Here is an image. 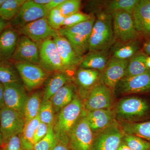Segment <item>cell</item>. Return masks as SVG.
I'll return each mask as SVG.
<instances>
[{
    "mask_svg": "<svg viewBox=\"0 0 150 150\" xmlns=\"http://www.w3.org/2000/svg\"><path fill=\"white\" fill-rule=\"evenodd\" d=\"M139 2V0H113L105 4V11L108 13L125 11L133 14L134 8Z\"/></svg>",
    "mask_w": 150,
    "mask_h": 150,
    "instance_id": "1f68e13d",
    "label": "cell"
},
{
    "mask_svg": "<svg viewBox=\"0 0 150 150\" xmlns=\"http://www.w3.org/2000/svg\"><path fill=\"white\" fill-rule=\"evenodd\" d=\"M4 106L23 113L28 98L24 86L21 83L4 85Z\"/></svg>",
    "mask_w": 150,
    "mask_h": 150,
    "instance_id": "e0dca14e",
    "label": "cell"
},
{
    "mask_svg": "<svg viewBox=\"0 0 150 150\" xmlns=\"http://www.w3.org/2000/svg\"><path fill=\"white\" fill-rule=\"evenodd\" d=\"M96 20L92 16L88 20L70 27H62L59 31V34L68 40L75 52L79 56L83 57L88 51L90 36Z\"/></svg>",
    "mask_w": 150,
    "mask_h": 150,
    "instance_id": "277c9868",
    "label": "cell"
},
{
    "mask_svg": "<svg viewBox=\"0 0 150 150\" xmlns=\"http://www.w3.org/2000/svg\"><path fill=\"white\" fill-rule=\"evenodd\" d=\"M81 6V1L79 0H64L57 8L66 18L79 11Z\"/></svg>",
    "mask_w": 150,
    "mask_h": 150,
    "instance_id": "8d00e7d4",
    "label": "cell"
},
{
    "mask_svg": "<svg viewBox=\"0 0 150 150\" xmlns=\"http://www.w3.org/2000/svg\"><path fill=\"white\" fill-rule=\"evenodd\" d=\"M53 39L66 71L73 70L79 67L83 57L76 54L67 38L59 34Z\"/></svg>",
    "mask_w": 150,
    "mask_h": 150,
    "instance_id": "ac0fdd59",
    "label": "cell"
},
{
    "mask_svg": "<svg viewBox=\"0 0 150 150\" xmlns=\"http://www.w3.org/2000/svg\"><path fill=\"white\" fill-rule=\"evenodd\" d=\"M48 126L46 123L40 122L35 131L33 139L35 145L46 136L48 133Z\"/></svg>",
    "mask_w": 150,
    "mask_h": 150,
    "instance_id": "60d3db41",
    "label": "cell"
},
{
    "mask_svg": "<svg viewBox=\"0 0 150 150\" xmlns=\"http://www.w3.org/2000/svg\"><path fill=\"white\" fill-rule=\"evenodd\" d=\"M39 65L47 72L67 71L53 38H48L40 43Z\"/></svg>",
    "mask_w": 150,
    "mask_h": 150,
    "instance_id": "30bf717a",
    "label": "cell"
},
{
    "mask_svg": "<svg viewBox=\"0 0 150 150\" xmlns=\"http://www.w3.org/2000/svg\"><path fill=\"white\" fill-rule=\"evenodd\" d=\"M142 44L141 38L123 41L116 40L110 48L111 57L122 60H129L142 51Z\"/></svg>",
    "mask_w": 150,
    "mask_h": 150,
    "instance_id": "7402d4cb",
    "label": "cell"
},
{
    "mask_svg": "<svg viewBox=\"0 0 150 150\" xmlns=\"http://www.w3.org/2000/svg\"><path fill=\"white\" fill-rule=\"evenodd\" d=\"M146 64L147 67L149 69H150V56H148L146 60Z\"/></svg>",
    "mask_w": 150,
    "mask_h": 150,
    "instance_id": "681fc988",
    "label": "cell"
},
{
    "mask_svg": "<svg viewBox=\"0 0 150 150\" xmlns=\"http://www.w3.org/2000/svg\"><path fill=\"white\" fill-rule=\"evenodd\" d=\"M58 142L53 126H49L46 136L35 144L34 150H53Z\"/></svg>",
    "mask_w": 150,
    "mask_h": 150,
    "instance_id": "d590c367",
    "label": "cell"
},
{
    "mask_svg": "<svg viewBox=\"0 0 150 150\" xmlns=\"http://www.w3.org/2000/svg\"><path fill=\"white\" fill-rule=\"evenodd\" d=\"M147 55L140 51L129 60L124 77H130L142 74L150 69L147 67L146 60Z\"/></svg>",
    "mask_w": 150,
    "mask_h": 150,
    "instance_id": "4316f807",
    "label": "cell"
},
{
    "mask_svg": "<svg viewBox=\"0 0 150 150\" xmlns=\"http://www.w3.org/2000/svg\"><path fill=\"white\" fill-rule=\"evenodd\" d=\"M40 118L37 117L25 124L24 128L20 134L21 141L23 150H34V135L38 126L40 123Z\"/></svg>",
    "mask_w": 150,
    "mask_h": 150,
    "instance_id": "83f0119b",
    "label": "cell"
},
{
    "mask_svg": "<svg viewBox=\"0 0 150 150\" xmlns=\"http://www.w3.org/2000/svg\"><path fill=\"white\" fill-rule=\"evenodd\" d=\"M18 32L12 27L6 28L0 35V56L12 58L16 49Z\"/></svg>",
    "mask_w": 150,
    "mask_h": 150,
    "instance_id": "cb8c5ba5",
    "label": "cell"
},
{
    "mask_svg": "<svg viewBox=\"0 0 150 150\" xmlns=\"http://www.w3.org/2000/svg\"><path fill=\"white\" fill-rule=\"evenodd\" d=\"M142 51L148 56H150V37L147 38L142 46Z\"/></svg>",
    "mask_w": 150,
    "mask_h": 150,
    "instance_id": "ee69618b",
    "label": "cell"
},
{
    "mask_svg": "<svg viewBox=\"0 0 150 150\" xmlns=\"http://www.w3.org/2000/svg\"><path fill=\"white\" fill-rule=\"evenodd\" d=\"M132 15L135 28L140 35L150 37V1H139Z\"/></svg>",
    "mask_w": 150,
    "mask_h": 150,
    "instance_id": "ffe728a7",
    "label": "cell"
},
{
    "mask_svg": "<svg viewBox=\"0 0 150 150\" xmlns=\"http://www.w3.org/2000/svg\"><path fill=\"white\" fill-rule=\"evenodd\" d=\"M76 86L71 83L65 85L52 97L50 99L54 112H59L62 108L72 101L77 93Z\"/></svg>",
    "mask_w": 150,
    "mask_h": 150,
    "instance_id": "484cf974",
    "label": "cell"
},
{
    "mask_svg": "<svg viewBox=\"0 0 150 150\" xmlns=\"http://www.w3.org/2000/svg\"><path fill=\"white\" fill-rule=\"evenodd\" d=\"M3 143H4V139H3V135L0 131V146H2Z\"/></svg>",
    "mask_w": 150,
    "mask_h": 150,
    "instance_id": "f907efd6",
    "label": "cell"
},
{
    "mask_svg": "<svg viewBox=\"0 0 150 150\" xmlns=\"http://www.w3.org/2000/svg\"><path fill=\"white\" fill-rule=\"evenodd\" d=\"M117 150H132L127 145L122 141Z\"/></svg>",
    "mask_w": 150,
    "mask_h": 150,
    "instance_id": "c3c4849f",
    "label": "cell"
},
{
    "mask_svg": "<svg viewBox=\"0 0 150 150\" xmlns=\"http://www.w3.org/2000/svg\"><path fill=\"white\" fill-rule=\"evenodd\" d=\"M39 45L25 35L19 37L16 49L12 58L16 62L39 65Z\"/></svg>",
    "mask_w": 150,
    "mask_h": 150,
    "instance_id": "2e32d148",
    "label": "cell"
},
{
    "mask_svg": "<svg viewBox=\"0 0 150 150\" xmlns=\"http://www.w3.org/2000/svg\"><path fill=\"white\" fill-rule=\"evenodd\" d=\"M122 95L150 93V69L142 74L123 77L115 86L114 91Z\"/></svg>",
    "mask_w": 150,
    "mask_h": 150,
    "instance_id": "7c38bea8",
    "label": "cell"
},
{
    "mask_svg": "<svg viewBox=\"0 0 150 150\" xmlns=\"http://www.w3.org/2000/svg\"><path fill=\"white\" fill-rule=\"evenodd\" d=\"M48 13L43 6L35 4L33 0L25 1L16 16L11 21L12 23L20 28L39 19L47 17Z\"/></svg>",
    "mask_w": 150,
    "mask_h": 150,
    "instance_id": "9a60e30c",
    "label": "cell"
},
{
    "mask_svg": "<svg viewBox=\"0 0 150 150\" xmlns=\"http://www.w3.org/2000/svg\"><path fill=\"white\" fill-rule=\"evenodd\" d=\"M116 41L112 15L105 11L98 13L88 42V51H107Z\"/></svg>",
    "mask_w": 150,
    "mask_h": 150,
    "instance_id": "7a4b0ae2",
    "label": "cell"
},
{
    "mask_svg": "<svg viewBox=\"0 0 150 150\" xmlns=\"http://www.w3.org/2000/svg\"><path fill=\"white\" fill-rule=\"evenodd\" d=\"M16 69L7 64H0V82L3 85L21 82Z\"/></svg>",
    "mask_w": 150,
    "mask_h": 150,
    "instance_id": "d6a6232c",
    "label": "cell"
},
{
    "mask_svg": "<svg viewBox=\"0 0 150 150\" xmlns=\"http://www.w3.org/2000/svg\"><path fill=\"white\" fill-rule=\"evenodd\" d=\"M110 55L109 50L88 51L83 56L79 68L97 70L101 72L107 65Z\"/></svg>",
    "mask_w": 150,
    "mask_h": 150,
    "instance_id": "603a6c76",
    "label": "cell"
},
{
    "mask_svg": "<svg viewBox=\"0 0 150 150\" xmlns=\"http://www.w3.org/2000/svg\"><path fill=\"white\" fill-rule=\"evenodd\" d=\"M64 0H51V1L44 6L46 10L49 13L53 9L58 7L59 5L61 4Z\"/></svg>",
    "mask_w": 150,
    "mask_h": 150,
    "instance_id": "b9f144b4",
    "label": "cell"
},
{
    "mask_svg": "<svg viewBox=\"0 0 150 150\" xmlns=\"http://www.w3.org/2000/svg\"><path fill=\"white\" fill-rule=\"evenodd\" d=\"M0 117H1V109H0Z\"/></svg>",
    "mask_w": 150,
    "mask_h": 150,
    "instance_id": "f5cc1de1",
    "label": "cell"
},
{
    "mask_svg": "<svg viewBox=\"0 0 150 150\" xmlns=\"http://www.w3.org/2000/svg\"><path fill=\"white\" fill-rule=\"evenodd\" d=\"M124 134L121 124L115 119L106 128L95 135L92 150H117Z\"/></svg>",
    "mask_w": 150,
    "mask_h": 150,
    "instance_id": "8992f818",
    "label": "cell"
},
{
    "mask_svg": "<svg viewBox=\"0 0 150 150\" xmlns=\"http://www.w3.org/2000/svg\"></svg>",
    "mask_w": 150,
    "mask_h": 150,
    "instance_id": "11a10c76",
    "label": "cell"
},
{
    "mask_svg": "<svg viewBox=\"0 0 150 150\" xmlns=\"http://www.w3.org/2000/svg\"><path fill=\"white\" fill-rule=\"evenodd\" d=\"M6 26V24L5 21L0 17V35L4 31V30L5 29Z\"/></svg>",
    "mask_w": 150,
    "mask_h": 150,
    "instance_id": "7dc6e473",
    "label": "cell"
},
{
    "mask_svg": "<svg viewBox=\"0 0 150 150\" xmlns=\"http://www.w3.org/2000/svg\"><path fill=\"white\" fill-rule=\"evenodd\" d=\"M20 134L10 137L3 144V150H23L21 141Z\"/></svg>",
    "mask_w": 150,
    "mask_h": 150,
    "instance_id": "ab89813d",
    "label": "cell"
},
{
    "mask_svg": "<svg viewBox=\"0 0 150 150\" xmlns=\"http://www.w3.org/2000/svg\"><path fill=\"white\" fill-rule=\"evenodd\" d=\"M33 2L38 5L41 6H44L51 1V0H33Z\"/></svg>",
    "mask_w": 150,
    "mask_h": 150,
    "instance_id": "bcb514c9",
    "label": "cell"
},
{
    "mask_svg": "<svg viewBox=\"0 0 150 150\" xmlns=\"http://www.w3.org/2000/svg\"><path fill=\"white\" fill-rule=\"evenodd\" d=\"M90 127L95 135L106 128L115 120V113L111 109L86 111Z\"/></svg>",
    "mask_w": 150,
    "mask_h": 150,
    "instance_id": "44dd1931",
    "label": "cell"
},
{
    "mask_svg": "<svg viewBox=\"0 0 150 150\" xmlns=\"http://www.w3.org/2000/svg\"><path fill=\"white\" fill-rule=\"evenodd\" d=\"M15 67L25 87L29 91L39 87L47 79V71L39 65L16 62Z\"/></svg>",
    "mask_w": 150,
    "mask_h": 150,
    "instance_id": "ba28073f",
    "label": "cell"
},
{
    "mask_svg": "<svg viewBox=\"0 0 150 150\" xmlns=\"http://www.w3.org/2000/svg\"><path fill=\"white\" fill-rule=\"evenodd\" d=\"M25 1V0H5L0 8V17L5 21L12 20Z\"/></svg>",
    "mask_w": 150,
    "mask_h": 150,
    "instance_id": "4dcf8cb0",
    "label": "cell"
},
{
    "mask_svg": "<svg viewBox=\"0 0 150 150\" xmlns=\"http://www.w3.org/2000/svg\"><path fill=\"white\" fill-rule=\"evenodd\" d=\"M95 134L89 126L84 109L80 118L70 132L69 144L71 150H92Z\"/></svg>",
    "mask_w": 150,
    "mask_h": 150,
    "instance_id": "5b68a950",
    "label": "cell"
},
{
    "mask_svg": "<svg viewBox=\"0 0 150 150\" xmlns=\"http://www.w3.org/2000/svg\"><path fill=\"white\" fill-rule=\"evenodd\" d=\"M69 76L65 71L55 72L47 78L43 94V100H50L62 87L70 83Z\"/></svg>",
    "mask_w": 150,
    "mask_h": 150,
    "instance_id": "d4e9b609",
    "label": "cell"
},
{
    "mask_svg": "<svg viewBox=\"0 0 150 150\" xmlns=\"http://www.w3.org/2000/svg\"><path fill=\"white\" fill-rule=\"evenodd\" d=\"M53 150H71L69 143L59 142L56 145Z\"/></svg>",
    "mask_w": 150,
    "mask_h": 150,
    "instance_id": "7bdbcfd3",
    "label": "cell"
},
{
    "mask_svg": "<svg viewBox=\"0 0 150 150\" xmlns=\"http://www.w3.org/2000/svg\"><path fill=\"white\" fill-rule=\"evenodd\" d=\"M54 112L51 100H42L38 114L40 122L46 123L48 126H53L55 120Z\"/></svg>",
    "mask_w": 150,
    "mask_h": 150,
    "instance_id": "836d02e7",
    "label": "cell"
},
{
    "mask_svg": "<svg viewBox=\"0 0 150 150\" xmlns=\"http://www.w3.org/2000/svg\"><path fill=\"white\" fill-rule=\"evenodd\" d=\"M83 110L82 99L77 92L72 101L59 111L57 117H55L53 129L58 141L69 143L70 132Z\"/></svg>",
    "mask_w": 150,
    "mask_h": 150,
    "instance_id": "3957f363",
    "label": "cell"
},
{
    "mask_svg": "<svg viewBox=\"0 0 150 150\" xmlns=\"http://www.w3.org/2000/svg\"><path fill=\"white\" fill-rule=\"evenodd\" d=\"M20 32L36 43H41L48 38L59 35V31L52 28L46 17L39 19L20 28Z\"/></svg>",
    "mask_w": 150,
    "mask_h": 150,
    "instance_id": "5bb4252c",
    "label": "cell"
},
{
    "mask_svg": "<svg viewBox=\"0 0 150 150\" xmlns=\"http://www.w3.org/2000/svg\"><path fill=\"white\" fill-rule=\"evenodd\" d=\"M101 72L92 69L79 68L75 75V82L78 88V94L83 100L88 94L100 82Z\"/></svg>",
    "mask_w": 150,
    "mask_h": 150,
    "instance_id": "d6986e66",
    "label": "cell"
},
{
    "mask_svg": "<svg viewBox=\"0 0 150 150\" xmlns=\"http://www.w3.org/2000/svg\"><path fill=\"white\" fill-rule=\"evenodd\" d=\"M112 93L110 88L100 82L83 100L84 109L86 111L110 109L113 101Z\"/></svg>",
    "mask_w": 150,
    "mask_h": 150,
    "instance_id": "8fae6325",
    "label": "cell"
},
{
    "mask_svg": "<svg viewBox=\"0 0 150 150\" xmlns=\"http://www.w3.org/2000/svg\"><path fill=\"white\" fill-rule=\"evenodd\" d=\"M129 60H122L110 57L104 69L101 72L100 82L112 92L125 76Z\"/></svg>",
    "mask_w": 150,
    "mask_h": 150,
    "instance_id": "4fadbf2b",
    "label": "cell"
},
{
    "mask_svg": "<svg viewBox=\"0 0 150 150\" xmlns=\"http://www.w3.org/2000/svg\"><path fill=\"white\" fill-rule=\"evenodd\" d=\"M123 142L132 150H149L150 149V142L132 134L125 133Z\"/></svg>",
    "mask_w": 150,
    "mask_h": 150,
    "instance_id": "e575fe53",
    "label": "cell"
},
{
    "mask_svg": "<svg viewBox=\"0 0 150 150\" xmlns=\"http://www.w3.org/2000/svg\"><path fill=\"white\" fill-rule=\"evenodd\" d=\"M92 16H91L87 14L78 12L66 17L62 24V27H71L81 23L88 20L91 18Z\"/></svg>",
    "mask_w": 150,
    "mask_h": 150,
    "instance_id": "f35d334b",
    "label": "cell"
},
{
    "mask_svg": "<svg viewBox=\"0 0 150 150\" xmlns=\"http://www.w3.org/2000/svg\"><path fill=\"white\" fill-rule=\"evenodd\" d=\"M46 18L50 26L53 29L58 30L62 28L66 17L62 15L56 8L49 12Z\"/></svg>",
    "mask_w": 150,
    "mask_h": 150,
    "instance_id": "74e56055",
    "label": "cell"
},
{
    "mask_svg": "<svg viewBox=\"0 0 150 150\" xmlns=\"http://www.w3.org/2000/svg\"><path fill=\"white\" fill-rule=\"evenodd\" d=\"M111 14L116 40L125 42L141 38V35L135 28L132 14L118 11L112 13Z\"/></svg>",
    "mask_w": 150,
    "mask_h": 150,
    "instance_id": "52a82bcc",
    "label": "cell"
},
{
    "mask_svg": "<svg viewBox=\"0 0 150 150\" xmlns=\"http://www.w3.org/2000/svg\"><path fill=\"white\" fill-rule=\"evenodd\" d=\"M23 113L3 106L1 108L0 131L4 144L10 137L21 134L25 126Z\"/></svg>",
    "mask_w": 150,
    "mask_h": 150,
    "instance_id": "9c48e42d",
    "label": "cell"
},
{
    "mask_svg": "<svg viewBox=\"0 0 150 150\" xmlns=\"http://www.w3.org/2000/svg\"><path fill=\"white\" fill-rule=\"evenodd\" d=\"M123 131L150 142V120L139 123H120Z\"/></svg>",
    "mask_w": 150,
    "mask_h": 150,
    "instance_id": "f546056e",
    "label": "cell"
},
{
    "mask_svg": "<svg viewBox=\"0 0 150 150\" xmlns=\"http://www.w3.org/2000/svg\"><path fill=\"white\" fill-rule=\"evenodd\" d=\"M149 150H150V149H149Z\"/></svg>",
    "mask_w": 150,
    "mask_h": 150,
    "instance_id": "db71d44e",
    "label": "cell"
},
{
    "mask_svg": "<svg viewBox=\"0 0 150 150\" xmlns=\"http://www.w3.org/2000/svg\"><path fill=\"white\" fill-rule=\"evenodd\" d=\"M119 123H139L150 120V98L140 96L126 97L119 100L115 111Z\"/></svg>",
    "mask_w": 150,
    "mask_h": 150,
    "instance_id": "6da1fadb",
    "label": "cell"
},
{
    "mask_svg": "<svg viewBox=\"0 0 150 150\" xmlns=\"http://www.w3.org/2000/svg\"><path fill=\"white\" fill-rule=\"evenodd\" d=\"M5 1V0H0V8H1V7L3 3H4Z\"/></svg>",
    "mask_w": 150,
    "mask_h": 150,
    "instance_id": "816d5d0a",
    "label": "cell"
},
{
    "mask_svg": "<svg viewBox=\"0 0 150 150\" xmlns=\"http://www.w3.org/2000/svg\"><path fill=\"white\" fill-rule=\"evenodd\" d=\"M42 100L43 95L39 92L33 93L28 97L23 112L25 124L37 117Z\"/></svg>",
    "mask_w": 150,
    "mask_h": 150,
    "instance_id": "f1b7e54d",
    "label": "cell"
},
{
    "mask_svg": "<svg viewBox=\"0 0 150 150\" xmlns=\"http://www.w3.org/2000/svg\"><path fill=\"white\" fill-rule=\"evenodd\" d=\"M4 86L0 82V109L4 106Z\"/></svg>",
    "mask_w": 150,
    "mask_h": 150,
    "instance_id": "f6af8a7d",
    "label": "cell"
}]
</instances>
